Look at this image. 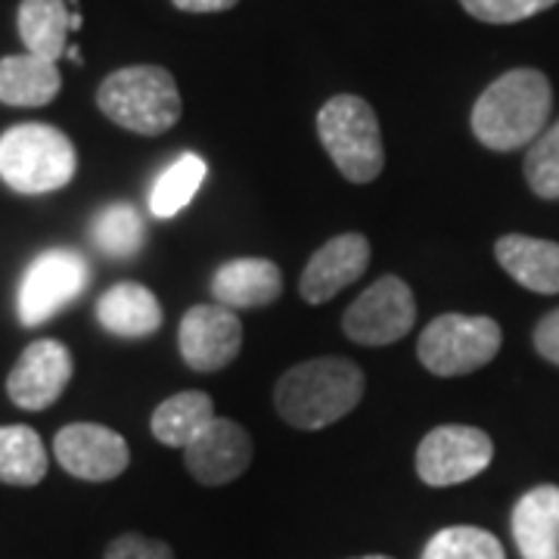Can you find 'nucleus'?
<instances>
[{
    "label": "nucleus",
    "instance_id": "1",
    "mask_svg": "<svg viewBox=\"0 0 559 559\" xmlns=\"http://www.w3.org/2000/svg\"><path fill=\"white\" fill-rule=\"evenodd\" d=\"M554 109V87L538 69H510L491 81L473 106L469 128L485 150L513 153L544 134Z\"/></svg>",
    "mask_w": 559,
    "mask_h": 559
},
{
    "label": "nucleus",
    "instance_id": "2",
    "mask_svg": "<svg viewBox=\"0 0 559 559\" xmlns=\"http://www.w3.org/2000/svg\"><path fill=\"white\" fill-rule=\"evenodd\" d=\"M364 370L348 358H314L277 380L274 407L289 426L314 432L352 414L364 399Z\"/></svg>",
    "mask_w": 559,
    "mask_h": 559
},
{
    "label": "nucleus",
    "instance_id": "3",
    "mask_svg": "<svg viewBox=\"0 0 559 559\" xmlns=\"http://www.w3.org/2000/svg\"><path fill=\"white\" fill-rule=\"evenodd\" d=\"M97 106L109 121L143 138H159L180 121L183 103L175 75L162 66H124L97 87Z\"/></svg>",
    "mask_w": 559,
    "mask_h": 559
},
{
    "label": "nucleus",
    "instance_id": "4",
    "mask_svg": "<svg viewBox=\"0 0 559 559\" xmlns=\"http://www.w3.org/2000/svg\"><path fill=\"white\" fill-rule=\"evenodd\" d=\"M79 153L53 124L25 121L0 134V180L22 197H44L72 183Z\"/></svg>",
    "mask_w": 559,
    "mask_h": 559
},
{
    "label": "nucleus",
    "instance_id": "5",
    "mask_svg": "<svg viewBox=\"0 0 559 559\" xmlns=\"http://www.w3.org/2000/svg\"><path fill=\"white\" fill-rule=\"evenodd\" d=\"M318 138L340 175L352 183H373L385 168L380 119L358 94H336L320 106Z\"/></svg>",
    "mask_w": 559,
    "mask_h": 559
},
{
    "label": "nucleus",
    "instance_id": "6",
    "mask_svg": "<svg viewBox=\"0 0 559 559\" xmlns=\"http://www.w3.org/2000/svg\"><path fill=\"white\" fill-rule=\"evenodd\" d=\"M503 333L485 314H439L419 333L417 358L432 377H466L498 358Z\"/></svg>",
    "mask_w": 559,
    "mask_h": 559
},
{
    "label": "nucleus",
    "instance_id": "7",
    "mask_svg": "<svg viewBox=\"0 0 559 559\" xmlns=\"http://www.w3.org/2000/svg\"><path fill=\"white\" fill-rule=\"evenodd\" d=\"M91 283L87 259L75 249H47L25 267L16 293L22 326H40L79 299Z\"/></svg>",
    "mask_w": 559,
    "mask_h": 559
},
{
    "label": "nucleus",
    "instance_id": "8",
    "mask_svg": "<svg viewBox=\"0 0 559 559\" xmlns=\"http://www.w3.org/2000/svg\"><path fill=\"white\" fill-rule=\"evenodd\" d=\"M414 323H417V299L411 286L395 274H385L370 289H364L342 314L345 336L370 348L404 340L414 330Z\"/></svg>",
    "mask_w": 559,
    "mask_h": 559
},
{
    "label": "nucleus",
    "instance_id": "9",
    "mask_svg": "<svg viewBox=\"0 0 559 559\" xmlns=\"http://www.w3.org/2000/svg\"><path fill=\"white\" fill-rule=\"evenodd\" d=\"M495 460V441L476 426L448 423L432 429L417 448V476L432 488H451L481 476Z\"/></svg>",
    "mask_w": 559,
    "mask_h": 559
},
{
    "label": "nucleus",
    "instance_id": "10",
    "mask_svg": "<svg viewBox=\"0 0 559 559\" xmlns=\"http://www.w3.org/2000/svg\"><path fill=\"white\" fill-rule=\"evenodd\" d=\"M180 358L197 373H215L240 355L242 323L224 305H193L178 330Z\"/></svg>",
    "mask_w": 559,
    "mask_h": 559
},
{
    "label": "nucleus",
    "instance_id": "11",
    "mask_svg": "<svg viewBox=\"0 0 559 559\" xmlns=\"http://www.w3.org/2000/svg\"><path fill=\"white\" fill-rule=\"evenodd\" d=\"M53 454L69 476L84 481L119 479L131 463L128 441L116 429L100 423L62 426L53 439Z\"/></svg>",
    "mask_w": 559,
    "mask_h": 559
},
{
    "label": "nucleus",
    "instance_id": "12",
    "mask_svg": "<svg viewBox=\"0 0 559 559\" xmlns=\"http://www.w3.org/2000/svg\"><path fill=\"white\" fill-rule=\"evenodd\" d=\"M72 382V355L57 340L32 342L7 377V395L22 411H47Z\"/></svg>",
    "mask_w": 559,
    "mask_h": 559
},
{
    "label": "nucleus",
    "instance_id": "13",
    "mask_svg": "<svg viewBox=\"0 0 559 559\" xmlns=\"http://www.w3.org/2000/svg\"><path fill=\"white\" fill-rule=\"evenodd\" d=\"M252 463V436L237 419L215 417L183 448V466L200 485L240 479Z\"/></svg>",
    "mask_w": 559,
    "mask_h": 559
},
{
    "label": "nucleus",
    "instance_id": "14",
    "mask_svg": "<svg viewBox=\"0 0 559 559\" xmlns=\"http://www.w3.org/2000/svg\"><path fill=\"white\" fill-rule=\"evenodd\" d=\"M367 267H370V240L364 234H340L323 242L305 264V274L299 280L301 299L308 305L336 299L345 286L364 277Z\"/></svg>",
    "mask_w": 559,
    "mask_h": 559
},
{
    "label": "nucleus",
    "instance_id": "15",
    "mask_svg": "<svg viewBox=\"0 0 559 559\" xmlns=\"http://www.w3.org/2000/svg\"><path fill=\"white\" fill-rule=\"evenodd\" d=\"M212 296L230 311L264 308L283 296V274L271 259H230L212 274Z\"/></svg>",
    "mask_w": 559,
    "mask_h": 559
},
{
    "label": "nucleus",
    "instance_id": "16",
    "mask_svg": "<svg viewBox=\"0 0 559 559\" xmlns=\"http://www.w3.org/2000/svg\"><path fill=\"white\" fill-rule=\"evenodd\" d=\"M522 559H559V485L525 491L510 516Z\"/></svg>",
    "mask_w": 559,
    "mask_h": 559
},
{
    "label": "nucleus",
    "instance_id": "17",
    "mask_svg": "<svg viewBox=\"0 0 559 559\" xmlns=\"http://www.w3.org/2000/svg\"><path fill=\"white\" fill-rule=\"evenodd\" d=\"M94 314L103 330L119 340H146L162 326L159 299L153 296V289L131 280L109 286L97 301Z\"/></svg>",
    "mask_w": 559,
    "mask_h": 559
},
{
    "label": "nucleus",
    "instance_id": "18",
    "mask_svg": "<svg viewBox=\"0 0 559 559\" xmlns=\"http://www.w3.org/2000/svg\"><path fill=\"white\" fill-rule=\"evenodd\" d=\"M495 259L522 289L538 296L559 293V242L507 234L495 242Z\"/></svg>",
    "mask_w": 559,
    "mask_h": 559
},
{
    "label": "nucleus",
    "instance_id": "19",
    "mask_svg": "<svg viewBox=\"0 0 559 559\" xmlns=\"http://www.w3.org/2000/svg\"><path fill=\"white\" fill-rule=\"evenodd\" d=\"M62 75L57 62L40 60L35 53H13L0 60V103L7 106H47L57 100Z\"/></svg>",
    "mask_w": 559,
    "mask_h": 559
},
{
    "label": "nucleus",
    "instance_id": "20",
    "mask_svg": "<svg viewBox=\"0 0 559 559\" xmlns=\"http://www.w3.org/2000/svg\"><path fill=\"white\" fill-rule=\"evenodd\" d=\"M16 25H20L25 53H35L50 62L66 57L69 32H72V13L66 0H22Z\"/></svg>",
    "mask_w": 559,
    "mask_h": 559
},
{
    "label": "nucleus",
    "instance_id": "21",
    "mask_svg": "<svg viewBox=\"0 0 559 559\" xmlns=\"http://www.w3.org/2000/svg\"><path fill=\"white\" fill-rule=\"evenodd\" d=\"M215 419V404L205 392H178L153 411L150 429L159 444L187 448Z\"/></svg>",
    "mask_w": 559,
    "mask_h": 559
},
{
    "label": "nucleus",
    "instance_id": "22",
    "mask_svg": "<svg viewBox=\"0 0 559 559\" xmlns=\"http://www.w3.org/2000/svg\"><path fill=\"white\" fill-rule=\"evenodd\" d=\"M47 476V448L32 426H0V481L32 488Z\"/></svg>",
    "mask_w": 559,
    "mask_h": 559
},
{
    "label": "nucleus",
    "instance_id": "23",
    "mask_svg": "<svg viewBox=\"0 0 559 559\" xmlns=\"http://www.w3.org/2000/svg\"><path fill=\"white\" fill-rule=\"evenodd\" d=\"M91 240L109 259H134L146 240V224L131 202H109L91 221Z\"/></svg>",
    "mask_w": 559,
    "mask_h": 559
},
{
    "label": "nucleus",
    "instance_id": "24",
    "mask_svg": "<svg viewBox=\"0 0 559 559\" xmlns=\"http://www.w3.org/2000/svg\"><path fill=\"white\" fill-rule=\"evenodd\" d=\"M202 180H205V162L197 153H183L153 183V190H150V212L162 221L175 218L197 197Z\"/></svg>",
    "mask_w": 559,
    "mask_h": 559
},
{
    "label": "nucleus",
    "instance_id": "25",
    "mask_svg": "<svg viewBox=\"0 0 559 559\" xmlns=\"http://www.w3.org/2000/svg\"><path fill=\"white\" fill-rule=\"evenodd\" d=\"M419 559H507L503 544L476 525H451L436 532Z\"/></svg>",
    "mask_w": 559,
    "mask_h": 559
},
{
    "label": "nucleus",
    "instance_id": "26",
    "mask_svg": "<svg viewBox=\"0 0 559 559\" xmlns=\"http://www.w3.org/2000/svg\"><path fill=\"white\" fill-rule=\"evenodd\" d=\"M522 171L535 197L559 200V121L544 128V134L528 146Z\"/></svg>",
    "mask_w": 559,
    "mask_h": 559
},
{
    "label": "nucleus",
    "instance_id": "27",
    "mask_svg": "<svg viewBox=\"0 0 559 559\" xmlns=\"http://www.w3.org/2000/svg\"><path fill=\"white\" fill-rule=\"evenodd\" d=\"M559 0H460V7L473 20L488 25H513V22L532 20L544 10H550Z\"/></svg>",
    "mask_w": 559,
    "mask_h": 559
},
{
    "label": "nucleus",
    "instance_id": "28",
    "mask_svg": "<svg viewBox=\"0 0 559 559\" xmlns=\"http://www.w3.org/2000/svg\"><path fill=\"white\" fill-rule=\"evenodd\" d=\"M103 559H175V550H171V544H165L159 538H146V535H138V532H128V535H119L106 547Z\"/></svg>",
    "mask_w": 559,
    "mask_h": 559
},
{
    "label": "nucleus",
    "instance_id": "29",
    "mask_svg": "<svg viewBox=\"0 0 559 559\" xmlns=\"http://www.w3.org/2000/svg\"><path fill=\"white\" fill-rule=\"evenodd\" d=\"M535 352L540 358L559 367V308L544 314L535 326Z\"/></svg>",
    "mask_w": 559,
    "mask_h": 559
},
{
    "label": "nucleus",
    "instance_id": "30",
    "mask_svg": "<svg viewBox=\"0 0 559 559\" xmlns=\"http://www.w3.org/2000/svg\"><path fill=\"white\" fill-rule=\"evenodd\" d=\"M183 13H224L234 10L240 0H171Z\"/></svg>",
    "mask_w": 559,
    "mask_h": 559
},
{
    "label": "nucleus",
    "instance_id": "31",
    "mask_svg": "<svg viewBox=\"0 0 559 559\" xmlns=\"http://www.w3.org/2000/svg\"><path fill=\"white\" fill-rule=\"evenodd\" d=\"M358 559H392V557H380V554H373V557H358Z\"/></svg>",
    "mask_w": 559,
    "mask_h": 559
}]
</instances>
